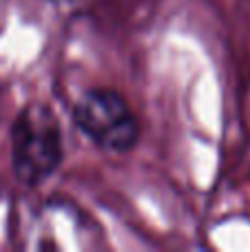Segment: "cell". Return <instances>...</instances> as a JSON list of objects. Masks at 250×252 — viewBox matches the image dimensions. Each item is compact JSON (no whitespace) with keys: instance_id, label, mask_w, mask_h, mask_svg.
Returning a JSON list of instances; mask_svg holds the SVG:
<instances>
[{"instance_id":"cell-1","label":"cell","mask_w":250,"mask_h":252,"mask_svg":"<svg viewBox=\"0 0 250 252\" xmlns=\"http://www.w3.org/2000/svg\"><path fill=\"white\" fill-rule=\"evenodd\" d=\"M11 159L18 182L40 186L56 173L62 159V135L56 115L44 104L20 111L11 130Z\"/></svg>"},{"instance_id":"cell-2","label":"cell","mask_w":250,"mask_h":252,"mask_svg":"<svg viewBox=\"0 0 250 252\" xmlns=\"http://www.w3.org/2000/svg\"><path fill=\"white\" fill-rule=\"evenodd\" d=\"M73 120L84 135L106 151H131L140 139V124L131 106L111 89H93L84 93L73 109Z\"/></svg>"}]
</instances>
